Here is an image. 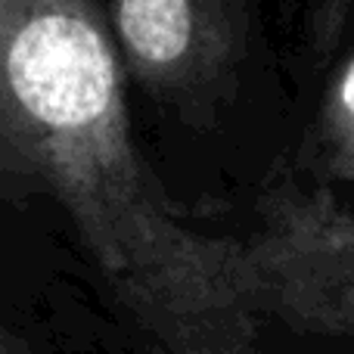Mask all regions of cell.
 <instances>
[{
    "instance_id": "1",
    "label": "cell",
    "mask_w": 354,
    "mask_h": 354,
    "mask_svg": "<svg viewBox=\"0 0 354 354\" xmlns=\"http://www.w3.org/2000/svg\"><path fill=\"white\" fill-rule=\"evenodd\" d=\"M97 0H0V189L47 196L156 354H261L245 243L180 221L131 134Z\"/></svg>"
},
{
    "instance_id": "2",
    "label": "cell",
    "mask_w": 354,
    "mask_h": 354,
    "mask_svg": "<svg viewBox=\"0 0 354 354\" xmlns=\"http://www.w3.org/2000/svg\"><path fill=\"white\" fill-rule=\"evenodd\" d=\"M261 314L317 336H354V205L326 187H277L245 239Z\"/></svg>"
},
{
    "instance_id": "3",
    "label": "cell",
    "mask_w": 354,
    "mask_h": 354,
    "mask_svg": "<svg viewBox=\"0 0 354 354\" xmlns=\"http://www.w3.org/2000/svg\"><path fill=\"white\" fill-rule=\"evenodd\" d=\"M124 72L193 124L233 97L249 53L252 0H109Z\"/></svg>"
},
{
    "instance_id": "4",
    "label": "cell",
    "mask_w": 354,
    "mask_h": 354,
    "mask_svg": "<svg viewBox=\"0 0 354 354\" xmlns=\"http://www.w3.org/2000/svg\"><path fill=\"white\" fill-rule=\"evenodd\" d=\"M305 147L320 183H354V53L326 87Z\"/></svg>"
},
{
    "instance_id": "5",
    "label": "cell",
    "mask_w": 354,
    "mask_h": 354,
    "mask_svg": "<svg viewBox=\"0 0 354 354\" xmlns=\"http://www.w3.org/2000/svg\"><path fill=\"white\" fill-rule=\"evenodd\" d=\"M354 12V0H308V50L314 66H326L336 53Z\"/></svg>"
},
{
    "instance_id": "6",
    "label": "cell",
    "mask_w": 354,
    "mask_h": 354,
    "mask_svg": "<svg viewBox=\"0 0 354 354\" xmlns=\"http://www.w3.org/2000/svg\"><path fill=\"white\" fill-rule=\"evenodd\" d=\"M0 354H37V351L31 348L28 339L19 336L16 330H10V326H6L3 336H0Z\"/></svg>"
}]
</instances>
